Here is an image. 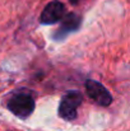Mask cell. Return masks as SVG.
<instances>
[{"label": "cell", "mask_w": 130, "mask_h": 131, "mask_svg": "<svg viewBox=\"0 0 130 131\" xmlns=\"http://www.w3.org/2000/svg\"><path fill=\"white\" fill-rule=\"evenodd\" d=\"M82 101H83V97L79 92H75V90L68 92L61 98V102L59 106L60 117L64 120H68V121L74 120L77 117V110L81 106Z\"/></svg>", "instance_id": "cell-2"}, {"label": "cell", "mask_w": 130, "mask_h": 131, "mask_svg": "<svg viewBox=\"0 0 130 131\" xmlns=\"http://www.w3.org/2000/svg\"><path fill=\"white\" fill-rule=\"evenodd\" d=\"M87 93L89 95V98H92L96 103H98L99 106H108L112 102V97L110 94V92L103 87L102 84H99L96 80H88L86 83Z\"/></svg>", "instance_id": "cell-3"}, {"label": "cell", "mask_w": 130, "mask_h": 131, "mask_svg": "<svg viewBox=\"0 0 130 131\" xmlns=\"http://www.w3.org/2000/svg\"><path fill=\"white\" fill-rule=\"evenodd\" d=\"M79 24H81V18L78 15H75L73 13L65 15L63 18V24H61L60 29L57 31V35L55 36V38H63L64 35L75 31L79 27Z\"/></svg>", "instance_id": "cell-5"}, {"label": "cell", "mask_w": 130, "mask_h": 131, "mask_svg": "<svg viewBox=\"0 0 130 131\" xmlns=\"http://www.w3.org/2000/svg\"><path fill=\"white\" fill-rule=\"evenodd\" d=\"M8 110L13 115L21 118H26L35 110V99L29 92L14 93L8 101Z\"/></svg>", "instance_id": "cell-1"}, {"label": "cell", "mask_w": 130, "mask_h": 131, "mask_svg": "<svg viewBox=\"0 0 130 131\" xmlns=\"http://www.w3.org/2000/svg\"><path fill=\"white\" fill-rule=\"evenodd\" d=\"M70 3H73V4H77V3H79V1H82V0H69Z\"/></svg>", "instance_id": "cell-6"}, {"label": "cell", "mask_w": 130, "mask_h": 131, "mask_svg": "<svg viewBox=\"0 0 130 131\" xmlns=\"http://www.w3.org/2000/svg\"><path fill=\"white\" fill-rule=\"evenodd\" d=\"M65 15V6L60 1H51L45 6L41 13V23L43 24H54L59 20H61Z\"/></svg>", "instance_id": "cell-4"}]
</instances>
